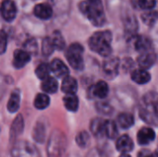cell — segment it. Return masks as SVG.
<instances>
[{"label": "cell", "mask_w": 158, "mask_h": 157, "mask_svg": "<svg viewBox=\"0 0 158 157\" xmlns=\"http://www.w3.org/2000/svg\"><path fill=\"white\" fill-rule=\"evenodd\" d=\"M19 106H20V93L18 89H15L10 94L6 107L8 112L16 113L19 111Z\"/></svg>", "instance_id": "20"}, {"label": "cell", "mask_w": 158, "mask_h": 157, "mask_svg": "<svg viewBox=\"0 0 158 157\" xmlns=\"http://www.w3.org/2000/svg\"><path fill=\"white\" fill-rule=\"evenodd\" d=\"M118 123L122 129L128 130L134 125V117L131 113H121L118 116Z\"/></svg>", "instance_id": "22"}, {"label": "cell", "mask_w": 158, "mask_h": 157, "mask_svg": "<svg viewBox=\"0 0 158 157\" xmlns=\"http://www.w3.org/2000/svg\"><path fill=\"white\" fill-rule=\"evenodd\" d=\"M45 134H46V128L44 123L39 121L35 125L34 130L32 131V137L34 141H36L37 143H43L45 141Z\"/></svg>", "instance_id": "24"}, {"label": "cell", "mask_w": 158, "mask_h": 157, "mask_svg": "<svg viewBox=\"0 0 158 157\" xmlns=\"http://www.w3.org/2000/svg\"><path fill=\"white\" fill-rule=\"evenodd\" d=\"M139 115L142 120L145 123L157 126L158 110H157V94L155 92L146 93L142 99Z\"/></svg>", "instance_id": "1"}, {"label": "cell", "mask_w": 158, "mask_h": 157, "mask_svg": "<svg viewBox=\"0 0 158 157\" xmlns=\"http://www.w3.org/2000/svg\"><path fill=\"white\" fill-rule=\"evenodd\" d=\"M11 157H41L38 149L27 141H20L14 144Z\"/></svg>", "instance_id": "6"}, {"label": "cell", "mask_w": 158, "mask_h": 157, "mask_svg": "<svg viewBox=\"0 0 158 157\" xmlns=\"http://www.w3.org/2000/svg\"><path fill=\"white\" fill-rule=\"evenodd\" d=\"M51 41H52V43L54 45V48L56 49V50H63L65 48V45H66V43H65V40L61 34L60 31H55L52 34V36L50 37Z\"/></svg>", "instance_id": "27"}, {"label": "cell", "mask_w": 158, "mask_h": 157, "mask_svg": "<svg viewBox=\"0 0 158 157\" xmlns=\"http://www.w3.org/2000/svg\"><path fill=\"white\" fill-rule=\"evenodd\" d=\"M24 129V120L21 115H18V117L14 119L12 125H11V129L9 131L10 134V141L14 142L23 131Z\"/></svg>", "instance_id": "15"}, {"label": "cell", "mask_w": 158, "mask_h": 157, "mask_svg": "<svg viewBox=\"0 0 158 157\" xmlns=\"http://www.w3.org/2000/svg\"><path fill=\"white\" fill-rule=\"evenodd\" d=\"M50 70L58 79H64V78L68 77L69 74V70L68 67L66 66V64L58 58H55L51 62Z\"/></svg>", "instance_id": "10"}, {"label": "cell", "mask_w": 158, "mask_h": 157, "mask_svg": "<svg viewBox=\"0 0 158 157\" xmlns=\"http://www.w3.org/2000/svg\"><path fill=\"white\" fill-rule=\"evenodd\" d=\"M116 148L121 154H128L134 148V143L132 139L128 135L120 136L116 143Z\"/></svg>", "instance_id": "14"}, {"label": "cell", "mask_w": 158, "mask_h": 157, "mask_svg": "<svg viewBox=\"0 0 158 157\" xmlns=\"http://www.w3.org/2000/svg\"><path fill=\"white\" fill-rule=\"evenodd\" d=\"M134 38V48L140 53L151 51L153 48L152 40L145 36H136Z\"/></svg>", "instance_id": "16"}, {"label": "cell", "mask_w": 158, "mask_h": 157, "mask_svg": "<svg viewBox=\"0 0 158 157\" xmlns=\"http://www.w3.org/2000/svg\"><path fill=\"white\" fill-rule=\"evenodd\" d=\"M7 46V35L4 31H0V55H3Z\"/></svg>", "instance_id": "36"}, {"label": "cell", "mask_w": 158, "mask_h": 157, "mask_svg": "<svg viewBox=\"0 0 158 157\" xmlns=\"http://www.w3.org/2000/svg\"><path fill=\"white\" fill-rule=\"evenodd\" d=\"M104 134L109 139H115L118 134V129L116 122H114L113 120L105 121Z\"/></svg>", "instance_id": "26"}, {"label": "cell", "mask_w": 158, "mask_h": 157, "mask_svg": "<svg viewBox=\"0 0 158 157\" xmlns=\"http://www.w3.org/2000/svg\"><path fill=\"white\" fill-rule=\"evenodd\" d=\"M156 62V54L151 50L147 52L141 53V55L137 58V63L142 69H149L151 68Z\"/></svg>", "instance_id": "9"}, {"label": "cell", "mask_w": 158, "mask_h": 157, "mask_svg": "<svg viewBox=\"0 0 158 157\" xmlns=\"http://www.w3.org/2000/svg\"><path fill=\"white\" fill-rule=\"evenodd\" d=\"M120 67V60L116 56H108L104 62L103 70L105 75L109 79H114L118 74Z\"/></svg>", "instance_id": "7"}, {"label": "cell", "mask_w": 158, "mask_h": 157, "mask_svg": "<svg viewBox=\"0 0 158 157\" xmlns=\"http://www.w3.org/2000/svg\"><path fill=\"white\" fill-rule=\"evenodd\" d=\"M131 80L138 83V84H147L150 81H151V75L148 71L142 69V68H138V69H134L131 72Z\"/></svg>", "instance_id": "19"}, {"label": "cell", "mask_w": 158, "mask_h": 157, "mask_svg": "<svg viewBox=\"0 0 158 157\" xmlns=\"http://www.w3.org/2000/svg\"><path fill=\"white\" fill-rule=\"evenodd\" d=\"M156 140V131L149 127L141 129L137 134V142L140 145H147Z\"/></svg>", "instance_id": "12"}, {"label": "cell", "mask_w": 158, "mask_h": 157, "mask_svg": "<svg viewBox=\"0 0 158 157\" xmlns=\"http://www.w3.org/2000/svg\"><path fill=\"white\" fill-rule=\"evenodd\" d=\"M90 93L93 97H96L99 99H105L109 93L108 84L104 81H99L94 85L90 88Z\"/></svg>", "instance_id": "13"}, {"label": "cell", "mask_w": 158, "mask_h": 157, "mask_svg": "<svg viewBox=\"0 0 158 157\" xmlns=\"http://www.w3.org/2000/svg\"><path fill=\"white\" fill-rule=\"evenodd\" d=\"M112 33L109 31H101L94 33L88 42L89 47L94 53L103 57L110 56L112 53L111 47Z\"/></svg>", "instance_id": "2"}, {"label": "cell", "mask_w": 158, "mask_h": 157, "mask_svg": "<svg viewBox=\"0 0 158 157\" xmlns=\"http://www.w3.org/2000/svg\"><path fill=\"white\" fill-rule=\"evenodd\" d=\"M67 140L61 131L58 130L53 131L50 136L48 146H47V155L48 157H61L65 148H66Z\"/></svg>", "instance_id": "5"}, {"label": "cell", "mask_w": 158, "mask_h": 157, "mask_svg": "<svg viewBox=\"0 0 158 157\" xmlns=\"http://www.w3.org/2000/svg\"><path fill=\"white\" fill-rule=\"evenodd\" d=\"M133 66H134V62L131 58H124L120 62V67L125 71H129L130 69H131V68H133Z\"/></svg>", "instance_id": "38"}, {"label": "cell", "mask_w": 158, "mask_h": 157, "mask_svg": "<svg viewBox=\"0 0 158 157\" xmlns=\"http://www.w3.org/2000/svg\"><path fill=\"white\" fill-rule=\"evenodd\" d=\"M31 56L26 52L23 49H18L14 52L13 56V67L17 69L22 68L24 66H26L30 60Z\"/></svg>", "instance_id": "11"}, {"label": "cell", "mask_w": 158, "mask_h": 157, "mask_svg": "<svg viewBox=\"0 0 158 157\" xmlns=\"http://www.w3.org/2000/svg\"><path fill=\"white\" fill-rule=\"evenodd\" d=\"M33 13L37 18H39L41 19H48L52 17L53 9L48 4L41 3L34 6Z\"/></svg>", "instance_id": "17"}, {"label": "cell", "mask_w": 158, "mask_h": 157, "mask_svg": "<svg viewBox=\"0 0 158 157\" xmlns=\"http://www.w3.org/2000/svg\"><path fill=\"white\" fill-rule=\"evenodd\" d=\"M63 102L65 107L70 112H76L79 109V98L75 94H66Z\"/></svg>", "instance_id": "23"}, {"label": "cell", "mask_w": 158, "mask_h": 157, "mask_svg": "<svg viewBox=\"0 0 158 157\" xmlns=\"http://www.w3.org/2000/svg\"><path fill=\"white\" fill-rule=\"evenodd\" d=\"M50 72V65L47 63H41L35 69V75L40 80H44L45 78L49 77Z\"/></svg>", "instance_id": "30"}, {"label": "cell", "mask_w": 158, "mask_h": 157, "mask_svg": "<svg viewBox=\"0 0 158 157\" xmlns=\"http://www.w3.org/2000/svg\"><path fill=\"white\" fill-rule=\"evenodd\" d=\"M75 141H76V143L78 144L79 147L86 148L90 143V134L85 130L81 131L77 134Z\"/></svg>", "instance_id": "31"}, {"label": "cell", "mask_w": 158, "mask_h": 157, "mask_svg": "<svg viewBox=\"0 0 158 157\" xmlns=\"http://www.w3.org/2000/svg\"><path fill=\"white\" fill-rule=\"evenodd\" d=\"M80 9L94 26L100 27L106 23V19L101 0L83 1L80 4Z\"/></svg>", "instance_id": "3"}, {"label": "cell", "mask_w": 158, "mask_h": 157, "mask_svg": "<svg viewBox=\"0 0 158 157\" xmlns=\"http://www.w3.org/2000/svg\"><path fill=\"white\" fill-rule=\"evenodd\" d=\"M156 0H139V6L145 10H151L156 6Z\"/></svg>", "instance_id": "37"}, {"label": "cell", "mask_w": 158, "mask_h": 157, "mask_svg": "<svg viewBox=\"0 0 158 157\" xmlns=\"http://www.w3.org/2000/svg\"><path fill=\"white\" fill-rule=\"evenodd\" d=\"M105 121L101 118H94L91 121L90 124V130L92 134L95 137H99L104 134V127H105Z\"/></svg>", "instance_id": "25"}, {"label": "cell", "mask_w": 158, "mask_h": 157, "mask_svg": "<svg viewBox=\"0 0 158 157\" xmlns=\"http://www.w3.org/2000/svg\"><path fill=\"white\" fill-rule=\"evenodd\" d=\"M137 157H156V154H153L151 151L147 149H143L139 152Z\"/></svg>", "instance_id": "39"}, {"label": "cell", "mask_w": 158, "mask_h": 157, "mask_svg": "<svg viewBox=\"0 0 158 157\" xmlns=\"http://www.w3.org/2000/svg\"><path fill=\"white\" fill-rule=\"evenodd\" d=\"M0 13L6 21H12L17 16V6L12 0H4L0 6Z\"/></svg>", "instance_id": "8"}, {"label": "cell", "mask_w": 158, "mask_h": 157, "mask_svg": "<svg viewBox=\"0 0 158 157\" xmlns=\"http://www.w3.org/2000/svg\"><path fill=\"white\" fill-rule=\"evenodd\" d=\"M61 91L65 94H75L78 91L77 81L70 76L64 78L61 84Z\"/></svg>", "instance_id": "18"}, {"label": "cell", "mask_w": 158, "mask_h": 157, "mask_svg": "<svg viewBox=\"0 0 158 157\" xmlns=\"http://www.w3.org/2000/svg\"><path fill=\"white\" fill-rule=\"evenodd\" d=\"M54 50H55V48H54V45L52 43L50 37H45L42 43V53H43V55L45 56H48L52 55Z\"/></svg>", "instance_id": "33"}, {"label": "cell", "mask_w": 158, "mask_h": 157, "mask_svg": "<svg viewBox=\"0 0 158 157\" xmlns=\"http://www.w3.org/2000/svg\"><path fill=\"white\" fill-rule=\"evenodd\" d=\"M142 19H143V21L146 25L152 27V26H154V25L156 24V19H157V13H156V11L148 10V11H146V12H144V13L142 14Z\"/></svg>", "instance_id": "32"}, {"label": "cell", "mask_w": 158, "mask_h": 157, "mask_svg": "<svg viewBox=\"0 0 158 157\" xmlns=\"http://www.w3.org/2000/svg\"><path fill=\"white\" fill-rule=\"evenodd\" d=\"M96 109L99 113L103 114V115H110L112 113V107L110 106V105L108 103H105V102H100L96 104Z\"/></svg>", "instance_id": "35"}, {"label": "cell", "mask_w": 158, "mask_h": 157, "mask_svg": "<svg viewBox=\"0 0 158 157\" xmlns=\"http://www.w3.org/2000/svg\"><path fill=\"white\" fill-rule=\"evenodd\" d=\"M84 49L81 43H73L66 50L65 56L69 64V66L78 71H81L84 68V59H83Z\"/></svg>", "instance_id": "4"}, {"label": "cell", "mask_w": 158, "mask_h": 157, "mask_svg": "<svg viewBox=\"0 0 158 157\" xmlns=\"http://www.w3.org/2000/svg\"><path fill=\"white\" fill-rule=\"evenodd\" d=\"M118 157H131L130 155H128V154H121Z\"/></svg>", "instance_id": "40"}, {"label": "cell", "mask_w": 158, "mask_h": 157, "mask_svg": "<svg viewBox=\"0 0 158 157\" xmlns=\"http://www.w3.org/2000/svg\"><path fill=\"white\" fill-rule=\"evenodd\" d=\"M138 29L137 20L134 18H128L125 21V31L127 35H129V38L135 37V33Z\"/></svg>", "instance_id": "29"}, {"label": "cell", "mask_w": 158, "mask_h": 157, "mask_svg": "<svg viewBox=\"0 0 158 157\" xmlns=\"http://www.w3.org/2000/svg\"><path fill=\"white\" fill-rule=\"evenodd\" d=\"M41 88L43 90L44 93H56L58 88V83L56 81V80L53 77H47L44 80H43Z\"/></svg>", "instance_id": "21"}, {"label": "cell", "mask_w": 158, "mask_h": 157, "mask_svg": "<svg viewBox=\"0 0 158 157\" xmlns=\"http://www.w3.org/2000/svg\"><path fill=\"white\" fill-rule=\"evenodd\" d=\"M24 48L23 50H25L26 52H28L31 56V54H36L37 50H38V46H37V43L34 39L29 40L26 42V43H24Z\"/></svg>", "instance_id": "34"}, {"label": "cell", "mask_w": 158, "mask_h": 157, "mask_svg": "<svg viewBox=\"0 0 158 157\" xmlns=\"http://www.w3.org/2000/svg\"><path fill=\"white\" fill-rule=\"evenodd\" d=\"M49 104L50 98L46 93H39L36 95L34 99V106L39 110L45 109L46 107H48Z\"/></svg>", "instance_id": "28"}]
</instances>
